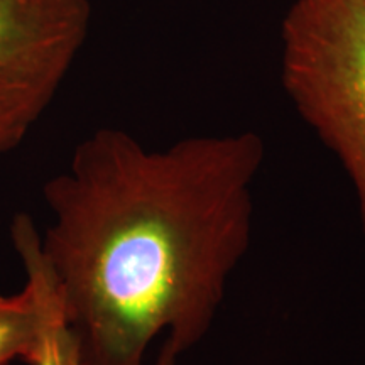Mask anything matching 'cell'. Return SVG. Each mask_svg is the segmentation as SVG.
<instances>
[{
    "label": "cell",
    "instance_id": "cell-1",
    "mask_svg": "<svg viewBox=\"0 0 365 365\" xmlns=\"http://www.w3.org/2000/svg\"><path fill=\"white\" fill-rule=\"evenodd\" d=\"M264 156L255 132L148 150L98 129L46 181L41 250L86 365H143L161 331L180 352L207 335L249 250Z\"/></svg>",
    "mask_w": 365,
    "mask_h": 365
},
{
    "label": "cell",
    "instance_id": "cell-4",
    "mask_svg": "<svg viewBox=\"0 0 365 365\" xmlns=\"http://www.w3.org/2000/svg\"><path fill=\"white\" fill-rule=\"evenodd\" d=\"M12 245L26 272L21 293L0 294V365L33 357L58 301V286L41 250V235L26 213L11 223Z\"/></svg>",
    "mask_w": 365,
    "mask_h": 365
},
{
    "label": "cell",
    "instance_id": "cell-6",
    "mask_svg": "<svg viewBox=\"0 0 365 365\" xmlns=\"http://www.w3.org/2000/svg\"><path fill=\"white\" fill-rule=\"evenodd\" d=\"M181 352L166 339V344L161 346V352H159L156 364L154 365H176V359Z\"/></svg>",
    "mask_w": 365,
    "mask_h": 365
},
{
    "label": "cell",
    "instance_id": "cell-2",
    "mask_svg": "<svg viewBox=\"0 0 365 365\" xmlns=\"http://www.w3.org/2000/svg\"><path fill=\"white\" fill-rule=\"evenodd\" d=\"M281 38L286 93L349 175L365 234V0H296Z\"/></svg>",
    "mask_w": 365,
    "mask_h": 365
},
{
    "label": "cell",
    "instance_id": "cell-3",
    "mask_svg": "<svg viewBox=\"0 0 365 365\" xmlns=\"http://www.w3.org/2000/svg\"><path fill=\"white\" fill-rule=\"evenodd\" d=\"M90 19L88 0H0V156L19 148L48 110Z\"/></svg>",
    "mask_w": 365,
    "mask_h": 365
},
{
    "label": "cell",
    "instance_id": "cell-5",
    "mask_svg": "<svg viewBox=\"0 0 365 365\" xmlns=\"http://www.w3.org/2000/svg\"><path fill=\"white\" fill-rule=\"evenodd\" d=\"M29 365H86L83 352H81L80 341L76 339L75 331L68 325L65 312H63L61 298L54 304L51 317L46 323L44 333L41 341L33 354V357L27 360Z\"/></svg>",
    "mask_w": 365,
    "mask_h": 365
}]
</instances>
